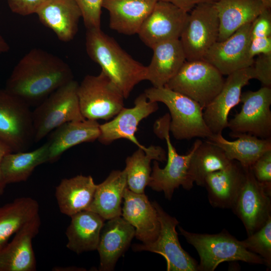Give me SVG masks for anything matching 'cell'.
<instances>
[{
	"label": "cell",
	"instance_id": "obj_1",
	"mask_svg": "<svg viewBox=\"0 0 271 271\" xmlns=\"http://www.w3.org/2000/svg\"><path fill=\"white\" fill-rule=\"evenodd\" d=\"M73 79L69 66L58 56L39 48L19 61L5 89L29 107L37 106L59 88Z\"/></svg>",
	"mask_w": 271,
	"mask_h": 271
},
{
	"label": "cell",
	"instance_id": "obj_2",
	"mask_svg": "<svg viewBox=\"0 0 271 271\" xmlns=\"http://www.w3.org/2000/svg\"><path fill=\"white\" fill-rule=\"evenodd\" d=\"M86 50L126 99L134 87L147 79V66L136 61L101 29L86 30Z\"/></svg>",
	"mask_w": 271,
	"mask_h": 271
},
{
	"label": "cell",
	"instance_id": "obj_3",
	"mask_svg": "<svg viewBox=\"0 0 271 271\" xmlns=\"http://www.w3.org/2000/svg\"><path fill=\"white\" fill-rule=\"evenodd\" d=\"M147 98L162 102L170 112V132L177 140L207 139L213 134L203 118L201 105L195 100L166 86L152 87L145 90Z\"/></svg>",
	"mask_w": 271,
	"mask_h": 271
},
{
	"label": "cell",
	"instance_id": "obj_4",
	"mask_svg": "<svg viewBox=\"0 0 271 271\" xmlns=\"http://www.w3.org/2000/svg\"><path fill=\"white\" fill-rule=\"evenodd\" d=\"M187 242L197 251L200 261L198 271H214L223 262L241 261L264 264L258 255L247 250L241 243L226 230L217 234L191 232L178 226Z\"/></svg>",
	"mask_w": 271,
	"mask_h": 271
},
{
	"label": "cell",
	"instance_id": "obj_5",
	"mask_svg": "<svg viewBox=\"0 0 271 271\" xmlns=\"http://www.w3.org/2000/svg\"><path fill=\"white\" fill-rule=\"evenodd\" d=\"M170 122V114L166 113L154 123V133L158 138L166 141L168 158L164 168H161L158 161L154 160L148 185L153 190L163 192L168 200L172 199L175 190L180 186L187 190L193 187L189 182L188 171L191 158L200 140L195 141L188 154L179 155L171 141Z\"/></svg>",
	"mask_w": 271,
	"mask_h": 271
},
{
	"label": "cell",
	"instance_id": "obj_6",
	"mask_svg": "<svg viewBox=\"0 0 271 271\" xmlns=\"http://www.w3.org/2000/svg\"><path fill=\"white\" fill-rule=\"evenodd\" d=\"M78 84L73 80L59 88L32 111L35 142L65 123L85 119L79 106Z\"/></svg>",
	"mask_w": 271,
	"mask_h": 271
},
{
	"label": "cell",
	"instance_id": "obj_7",
	"mask_svg": "<svg viewBox=\"0 0 271 271\" xmlns=\"http://www.w3.org/2000/svg\"><path fill=\"white\" fill-rule=\"evenodd\" d=\"M77 94L85 119L109 120L124 107L122 94L101 71L97 75L85 76L78 84Z\"/></svg>",
	"mask_w": 271,
	"mask_h": 271
},
{
	"label": "cell",
	"instance_id": "obj_8",
	"mask_svg": "<svg viewBox=\"0 0 271 271\" xmlns=\"http://www.w3.org/2000/svg\"><path fill=\"white\" fill-rule=\"evenodd\" d=\"M224 81L215 67L202 59L186 61L165 86L195 100L204 109L220 92Z\"/></svg>",
	"mask_w": 271,
	"mask_h": 271
},
{
	"label": "cell",
	"instance_id": "obj_9",
	"mask_svg": "<svg viewBox=\"0 0 271 271\" xmlns=\"http://www.w3.org/2000/svg\"><path fill=\"white\" fill-rule=\"evenodd\" d=\"M30 107L5 89L0 90V142L12 152L26 151L35 142Z\"/></svg>",
	"mask_w": 271,
	"mask_h": 271
},
{
	"label": "cell",
	"instance_id": "obj_10",
	"mask_svg": "<svg viewBox=\"0 0 271 271\" xmlns=\"http://www.w3.org/2000/svg\"><path fill=\"white\" fill-rule=\"evenodd\" d=\"M188 13L180 37L186 61L204 59L218 41L219 20L214 3H201Z\"/></svg>",
	"mask_w": 271,
	"mask_h": 271
},
{
	"label": "cell",
	"instance_id": "obj_11",
	"mask_svg": "<svg viewBox=\"0 0 271 271\" xmlns=\"http://www.w3.org/2000/svg\"><path fill=\"white\" fill-rule=\"evenodd\" d=\"M160 224L157 238L147 243L134 244V251H148L162 255L168 271H198V263L181 246L176 227L179 222L168 214L156 201L152 202Z\"/></svg>",
	"mask_w": 271,
	"mask_h": 271
},
{
	"label": "cell",
	"instance_id": "obj_12",
	"mask_svg": "<svg viewBox=\"0 0 271 271\" xmlns=\"http://www.w3.org/2000/svg\"><path fill=\"white\" fill-rule=\"evenodd\" d=\"M240 112L228 120L233 133H247L261 139L271 137V88L263 86L242 93Z\"/></svg>",
	"mask_w": 271,
	"mask_h": 271
},
{
	"label": "cell",
	"instance_id": "obj_13",
	"mask_svg": "<svg viewBox=\"0 0 271 271\" xmlns=\"http://www.w3.org/2000/svg\"><path fill=\"white\" fill-rule=\"evenodd\" d=\"M271 195L245 167L243 183L231 208L248 235L259 229L271 217Z\"/></svg>",
	"mask_w": 271,
	"mask_h": 271
},
{
	"label": "cell",
	"instance_id": "obj_14",
	"mask_svg": "<svg viewBox=\"0 0 271 271\" xmlns=\"http://www.w3.org/2000/svg\"><path fill=\"white\" fill-rule=\"evenodd\" d=\"M227 76L220 92L203 112L204 120L213 134L222 133L227 128L228 114L240 102L243 87L255 78L252 65Z\"/></svg>",
	"mask_w": 271,
	"mask_h": 271
},
{
	"label": "cell",
	"instance_id": "obj_15",
	"mask_svg": "<svg viewBox=\"0 0 271 271\" xmlns=\"http://www.w3.org/2000/svg\"><path fill=\"white\" fill-rule=\"evenodd\" d=\"M188 13L170 3L158 0L139 30L140 39L151 49L160 43L179 39Z\"/></svg>",
	"mask_w": 271,
	"mask_h": 271
},
{
	"label": "cell",
	"instance_id": "obj_16",
	"mask_svg": "<svg viewBox=\"0 0 271 271\" xmlns=\"http://www.w3.org/2000/svg\"><path fill=\"white\" fill-rule=\"evenodd\" d=\"M252 23L246 24L225 40L217 41L204 60L215 67L222 75L252 65L254 58L249 54Z\"/></svg>",
	"mask_w": 271,
	"mask_h": 271
},
{
	"label": "cell",
	"instance_id": "obj_17",
	"mask_svg": "<svg viewBox=\"0 0 271 271\" xmlns=\"http://www.w3.org/2000/svg\"><path fill=\"white\" fill-rule=\"evenodd\" d=\"M158 109V102L149 100L144 92L141 94L135 99L133 107H123L112 119L99 125L97 140L102 144L109 145L125 139L146 151L148 147L140 144L135 134L140 122Z\"/></svg>",
	"mask_w": 271,
	"mask_h": 271
},
{
	"label": "cell",
	"instance_id": "obj_18",
	"mask_svg": "<svg viewBox=\"0 0 271 271\" xmlns=\"http://www.w3.org/2000/svg\"><path fill=\"white\" fill-rule=\"evenodd\" d=\"M41 225L39 214L15 233L10 242L0 251V271H34L36 259L32 240Z\"/></svg>",
	"mask_w": 271,
	"mask_h": 271
},
{
	"label": "cell",
	"instance_id": "obj_19",
	"mask_svg": "<svg viewBox=\"0 0 271 271\" xmlns=\"http://www.w3.org/2000/svg\"><path fill=\"white\" fill-rule=\"evenodd\" d=\"M121 216L133 226L134 236L142 243L157 238L160 224L156 209L145 194L134 193L127 188L124 191Z\"/></svg>",
	"mask_w": 271,
	"mask_h": 271
},
{
	"label": "cell",
	"instance_id": "obj_20",
	"mask_svg": "<svg viewBox=\"0 0 271 271\" xmlns=\"http://www.w3.org/2000/svg\"><path fill=\"white\" fill-rule=\"evenodd\" d=\"M134 235V228L122 217L107 220L102 228L96 249L100 258L99 270H113Z\"/></svg>",
	"mask_w": 271,
	"mask_h": 271
},
{
	"label": "cell",
	"instance_id": "obj_21",
	"mask_svg": "<svg viewBox=\"0 0 271 271\" xmlns=\"http://www.w3.org/2000/svg\"><path fill=\"white\" fill-rule=\"evenodd\" d=\"M36 14L41 23L64 42L74 39L82 18L80 10L74 0H47Z\"/></svg>",
	"mask_w": 271,
	"mask_h": 271
},
{
	"label": "cell",
	"instance_id": "obj_22",
	"mask_svg": "<svg viewBox=\"0 0 271 271\" xmlns=\"http://www.w3.org/2000/svg\"><path fill=\"white\" fill-rule=\"evenodd\" d=\"M245 174V167L236 161L225 168L209 174L204 187L210 205L221 209H231Z\"/></svg>",
	"mask_w": 271,
	"mask_h": 271
},
{
	"label": "cell",
	"instance_id": "obj_23",
	"mask_svg": "<svg viewBox=\"0 0 271 271\" xmlns=\"http://www.w3.org/2000/svg\"><path fill=\"white\" fill-rule=\"evenodd\" d=\"M158 0H103L109 12V27L125 35L138 34Z\"/></svg>",
	"mask_w": 271,
	"mask_h": 271
},
{
	"label": "cell",
	"instance_id": "obj_24",
	"mask_svg": "<svg viewBox=\"0 0 271 271\" xmlns=\"http://www.w3.org/2000/svg\"><path fill=\"white\" fill-rule=\"evenodd\" d=\"M153 55L147 66V79L154 87L165 86L186 61L179 39L160 43L152 48Z\"/></svg>",
	"mask_w": 271,
	"mask_h": 271
},
{
	"label": "cell",
	"instance_id": "obj_25",
	"mask_svg": "<svg viewBox=\"0 0 271 271\" xmlns=\"http://www.w3.org/2000/svg\"><path fill=\"white\" fill-rule=\"evenodd\" d=\"M100 124L97 120L85 119L63 124L51 131L47 143L49 163L57 161L66 151L77 145L97 140Z\"/></svg>",
	"mask_w": 271,
	"mask_h": 271
},
{
	"label": "cell",
	"instance_id": "obj_26",
	"mask_svg": "<svg viewBox=\"0 0 271 271\" xmlns=\"http://www.w3.org/2000/svg\"><path fill=\"white\" fill-rule=\"evenodd\" d=\"M214 5L219 20L217 41L225 40L243 25L252 23L267 8L260 0H217Z\"/></svg>",
	"mask_w": 271,
	"mask_h": 271
},
{
	"label": "cell",
	"instance_id": "obj_27",
	"mask_svg": "<svg viewBox=\"0 0 271 271\" xmlns=\"http://www.w3.org/2000/svg\"><path fill=\"white\" fill-rule=\"evenodd\" d=\"M91 176L78 175L62 179L56 187L55 197L60 212L71 217L87 210L96 188Z\"/></svg>",
	"mask_w": 271,
	"mask_h": 271
},
{
	"label": "cell",
	"instance_id": "obj_28",
	"mask_svg": "<svg viewBox=\"0 0 271 271\" xmlns=\"http://www.w3.org/2000/svg\"><path fill=\"white\" fill-rule=\"evenodd\" d=\"M229 134L236 140L228 141L222 133L212 134L206 140L220 148L230 160L236 161L244 167H250L262 154L271 150V139H261L247 133Z\"/></svg>",
	"mask_w": 271,
	"mask_h": 271
},
{
	"label": "cell",
	"instance_id": "obj_29",
	"mask_svg": "<svg viewBox=\"0 0 271 271\" xmlns=\"http://www.w3.org/2000/svg\"><path fill=\"white\" fill-rule=\"evenodd\" d=\"M70 217L71 221L66 231L67 248L77 254L96 250L105 220L88 210Z\"/></svg>",
	"mask_w": 271,
	"mask_h": 271
},
{
	"label": "cell",
	"instance_id": "obj_30",
	"mask_svg": "<svg viewBox=\"0 0 271 271\" xmlns=\"http://www.w3.org/2000/svg\"><path fill=\"white\" fill-rule=\"evenodd\" d=\"M127 188L124 170H113L101 183L96 185L88 210L99 215L105 220L121 216V203Z\"/></svg>",
	"mask_w": 271,
	"mask_h": 271
},
{
	"label": "cell",
	"instance_id": "obj_31",
	"mask_svg": "<svg viewBox=\"0 0 271 271\" xmlns=\"http://www.w3.org/2000/svg\"><path fill=\"white\" fill-rule=\"evenodd\" d=\"M230 160L218 146L206 140H199L190 159L188 175L190 183L204 187L205 179L210 174L227 167Z\"/></svg>",
	"mask_w": 271,
	"mask_h": 271
},
{
	"label": "cell",
	"instance_id": "obj_32",
	"mask_svg": "<svg viewBox=\"0 0 271 271\" xmlns=\"http://www.w3.org/2000/svg\"><path fill=\"white\" fill-rule=\"evenodd\" d=\"M49 162V150L46 142L30 152H10L3 158L1 172L5 183L26 181L38 166Z\"/></svg>",
	"mask_w": 271,
	"mask_h": 271
},
{
	"label": "cell",
	"instance_id": "obj_33",
	"mask_svg": "<svg viewBox=\"0 0 271 271\" xmlns=\"http://www.w3.org/2000/svg\"><path fill=\"white\" fill-rule=\"evenodd\" d=\"M39 205L29 197L17 198L0 207V251L10 238L39 214Z\"/></svg>",
	"mask_w": 271,
	"mask_h": 271
},
{
	"label": "cell",
	"instance_id": "obj_34",
	"mask_svg": "<svg viewBox=\"0 0 271 271\" xmlns=\"http://www.w3.org/2000/svg\"><path fill=\"white\" fill-rule=\"evenodd\" d=\"M152 160L159 162L167 161L165 151L160 146L151 145L146 151L138 148L125 160L127 188L131 191L143 194L150 181Z\"/></svg>",
	"mask_w": 271,
	"mask_h": 271
},
{
	"label": "cell",
	"instance_id": "obj_35",
	"mask_svg": "<svg viewBox=\"0 0 271 271\" xmlns=\"http://www.w3.org/2000/svg\"><path fill=\"white\" fill-rule=\"evenodd\" d=\"M248 251L259 255L268 268H271V217L255 232L241 240Z\"/></svg>",
	"mask_w": 271,
	"mask_h": 271
},
{
	"label": "cell",
	"instance_id": "obj_36",
	"mask_svg": "<svg viewBox=\"0 0 271 271\" xmlns=\"http://www.w3.org/2000/svg\"><path fill=\"white\" fill-rule=\"evenodd\" d=\"M79 8L86 30L100 29L103 0H74Z\"/></svg>",
	"mask_w": 271,
	"mask_h": 271
},
{
	"label": "cell",
	"instance_id": "obj_37",
	"mask_svg": "<svg viewBox=\"0 0 271 271\" xmlns=\"http://www.w3.org/2000/svg\"><path fill=\"white\" fill-rule=\"evenodd\" d=\"M250 168L257 181L271 195V150L262 154Z\"/></svg>",
	"mask_w": 271,
	"mask_h": 271
},
{
	"label": "cell",
	"instance_id": "obj_38",
	"mask_svg": "<svg viewBox=\"0 0 271 271\" xmlns=\"http://www.w3.org/2000/svg\"><path fill=\"white\" fill-rule=\"evenodd\" d=\"M252 67L255 79L258 80L263 86L271 87V53L258 55L254 60Z\"/></svg>",
	"mask_w": 271,
	"mask_h": 271
},
{
	"label": "cell",
	"instance_id": "obj_39",
	"mask_svg": "<svg viewBox=\"0 0 271 271\" xmlns=\"http://www.w3.org/2000/svg\"><path fill=\"white\" fill-rule=\"evenodd\" d=\"M271 36L270 9L264 10L252 23L251 39Z\"/></svg>",
	"mask_w": 271,
	"mask_h": 271
},
{
	"label": "cell",
	"instance_id": "obj_40",
	"mask_svg": "<svg viewBox=\"0 0 271 271\" xmlns=\"http://www.w3.org/2000/svg\"><path fill=\"white\" fill-rule=\"evenodd\" d=\"M47 0H7L10 10L21 16L36 14L40 7Z\"/></svg>",
	"mask_w": 271,
	"mask_h": 271
},
{
	"label": "cell",
	"instance_id": "obj_41",
	"mask_svg": "<svg viewBox=\"0 0 271 271\" xmlns=\"http://www.w3.org/2000/svg\"><path fill=\"white\" fill-rule=\"evenodd\" d=\"M271 53V36L258 37L251 39L249 54L254 58L256 55Z\"/></svg>",
	"mask_w": 271,
	"mask_h": 271
},
{
	"label": "cell",
	"instance_id": "obj_42",
	"mask_svg": "<svg viewBox=\"0 0 271 271\" xmlns=\"http://www.w3.org/2000/svg\"><path fill=\"white\" fill-rule=\"evenodd\" d=\"M170 3L184 11L190 12L196 5L201 3H214L217 0H160Z\"/></svg>",
	"mask_w": 271,
	"mask_h": 271
},
{
	"label": "cell",
	"instance_id": "obj_43",
	"mask_svg": "<svg viewBox=\"0 0 271 271\" xmlns=\"http://www.w3.org/2000/svg\"><path fill=\"white\" fill-rule=\"evenodd\" d=\"M12 152L11 150L4 144L0 142V196L5 191L6 184L5 183L1 172V163L4 157L9 153Z\"/></svg>",
	"mask_w": 271,
	"mask_h": 271
},
{
	"label": "cell",
	"instance_id": "obj_44",
	"mask_svg": "<svg viewBox=\"0 0 271 271\" xmlns=\"http://www.w3.org/2000/svg\"><path fill=\"white\" fill-rule=\"evenodd\" d=\"M10 46L5 39L0 35V55L8 52Z\"/></svg>",
	"mask_w": 271,
	"mask_h": 271
},
{
	"label": "cell",
	"instance_id": "obj_45",
	"mask_svg": "<svg viewBox=\"0 0 271 271\" xmlns=\"http://www.w3.org/2000/svg\"><path fill=\"white\" fill-rule=\"evenodd\" d=\"M267 8H271V0H260Z\"/></svg>",
	"mask_w": 271,
	"mask_h": 271
}]
</instances>
